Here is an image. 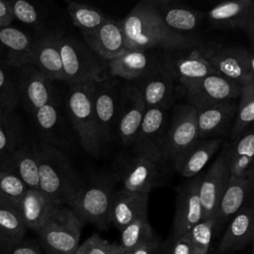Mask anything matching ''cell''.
I'll use <instances>...</instances> for the list:
<instances>
[{"label": "cell", "instance_id": "f1b7e54d", "mask_svg": "<svg viewBox=\"0 0 254 254\" xmlns=\"http://www.w3.org/2000/svg\"><path fill=\"white\" fill-rule=\"evenodd\" d=\"M254 239V204H244L228 224L218 250L221 253L238 250Z\"/></svg>", "mask_w": 254, "mask_h": 254}, {"label": "cell", "instance_id": "c3c4849f", "mask_svg": "<svg viewBox=\"0 0 254 254\" xmlns=\"http://www.w3.org/2000/svg\"><path fill=\"white\" fill-rule=\"evenodd\" d=\"M243 31L247 34V36H248V38H249L251 44H252L253 47H254V13H253L252 17L250 18V20L248 21V23L246 24V26H245V28H244Z\"/></svg>", "mask_w": 254, "mask_h": 254}, {"label": "cell", "instance_id": "4dcf8cb0", "mask_svg": "<svg viewBox=\"0 0 254 254\" xmlns=\"http://www.w3.org/2000/svg\"><path fill=\"white\" fill-rule=\"evenodd\" d=\"M229 144L230 177L254 175V123Z\"/></svg>", "mask_w": 254, "mask_h": 254}, {"label": "cell", "instance_id": "60d3db41", "mask_svg": "<svg viewBox=\"0 0 254 254\" xmlns=\"http://www.w3.org/2000/svg\"><path fill=\"white\" fill-rule=\"evenodd\" d=\"M18 138L19 128L13 117L0 122V162L20 145Z\"/></svg>", "mask_w": 254, "mask_h": 254}, {"label": "cell", "instance_id": "5b68a950", "mask_svg": "<svg viewBox=\"0 0 254 254\" xmlns=\"http://www.w3.org/2000/svg\"><path fill=\"white\" fill-rule=\"evenodd\" d=\"M95 83L69 86L66 109L81 147L91 156L97 157L102 141L93 106Z\"/></svg>", "mask_w": 254, "mask_h": 254}, {"label": "cell", "instance_id": "8d00e7d4", "mask_svg": "<svg viewBox=\"0 0 254 254\" xmlns=\"http://www.w3.org/2000/svg\"><path fill=\"white\" fill-rule=\"evenodd\" d=\"M154 241L156 239L148 218H140L121 230L118 248L120 250H130L148 245Z\"/></svg>", "mask_w": 254, "mask_h": 254}, {"label": "cell", "instance_id": "e0dca14e", "mask_svg": "<svg viewBox=\"0 0 254 254\" xmlns=\"http://www.w3.org/2000/svg\"><path fill=\"white\" fill-rule=\"evenodd\" d=\"M241 85L220 74L212 73L185 91L189 104L194 108L209 106L223 101L236 100Z\"/></svg>", "mask_w": 254, "mask_h": 254}, {"label": "cell", "instance_id": "7dc6e473", "mask_svg": "<svg viewBox=\"0 0 254 254\" xmlns=\"http://www.w3.org/2000/svg\"><path fill=\"white\" fill-rule=\"evenodd\" d=\"M158 246V242L154 241L148 245H144V246H140L134 249H130V250H120L118 248V244H117V252L116 254H152Z\"/></svg>", "mask_w": 254, "mask_h": 254}, {"label": "cell", "instance_id": "f6af8a7d", "mask_svg": "<svg viewBox=\"0 0 254 254\" xmlns=\"http://www.w3.org/2000/svg\"><path fill=\"white\" fill-rule=\"evenodd\" d=\"M170 254H192L189 238L186 234L174 238Z\"/></svg>", "mask_w": 254, "mask_h": 254}, {"label": "cell", "instance_id": "7c38bea8", "mask_svg": "<svg viewBox=\"0 0 254 254\" xmlns=\"http://www.w3.org/2000/svg\"><path fill=\"white\" fill-rule=\"evenodd\" d=\"M146 110V104L137 85L128 81L123 83L115 136L124 146L133 145Z\"/></svg>", "mask_w": 254, "mask_h": 254}, {"label": "cell", "instance_id": "7bdbcfd3", "mask_svg": "<svg viewBox=\"0 0 254 254\" xmlns=\"http://www.w3.org/2000/svg\"><path fill=\"white\" fill-rule=\"evenodd\" d=\"M14 18L25 24H35L39 20V12L31 3L24 0L11 1Z\"/></svg>", "mask_w": 254, "mask_h": 254}, {"label": "cell", "instance_id": "7a4b0ae2", "mask_svg": "<svg viewBox=\"0 0 254 254\" xmlns=\"http://www.w3.org/2000/svg\"><path fill=\"white\" fill-rule=\"evenodd\" d=\"M39 158V190L55 204L67 205L82 185L68 158L47 143L36 146Z\"/></svg>", "mask_w": 254, "mask_h": 254}, {"label": "cell", "instance_id": "7402d4cb", "mask_svg": "<svg viewBox=\"0 0 254 254\" xmlns=\"http://www.w3.org/2000/svg\"><path fill=\"white\" fill-rule=\"evenodd\" d=\"M148 195L120 189L113 192L109 221L120 231L133 221L148 218Z\"/></svg>", "mask_w": 254, "mask_h": 254}, {"label": "cell", "instance_id": "816d5d0a", "mask_svg": "<svg viewBox=\"0 0 254 254\" xmlns=\"http://www.w3.org/2000/svg\"><path fill=\"white\" fill-rule=\"evenodd\" d=\"M253 254H254V244H253Z\"/></svg>", "mask_w": 254, "mask_h": 254}, {"label": "cell", "instance_id": "cb8c5ba5", "mask_svg": "<svg viewBox=\"0 0 254 254\" xmlns=\"http://www.w3.org/2000/svg\"><path fill=\"white\" fill-rule=\"evenodd\" d=\"M163 22L172 31L186 35L195 31L205 14L174 0H151Z\"/></svg>", "mask_w": 254, "mask_h": 254}, {"label": "cell", "instance_id": "44dd1931", "mask_svg": "<svg viewBox=\"0 0 254 254\" xmlns=\"http://www.w3.org/2000/svg\"><path fill=\"white\" fill-rule=\"evenodd\" d=\"M162 60L151 51L128 50L123 55L106 62L109 75L136 82L145 76Z\"/></svg>", "mask_w": 254, "mask_h": 254}, {"label": "cell", "instance_id": "8fae6325", "mask_svg": "<svg viewBox=\"0 0 254 254\" xmlns=\"http://www.w3.org/2000/svg\"><path fill=\"white\" fill-rule=\"evenodd\" d=\"M122 84L111 75L94 84L93 106L102 144L108 143L115 135Z\"/></svg>", "mask_w": 254, "mask_h": 254}, {"label": "cell", "instance_id": "9a60e30c", "mask_svg": "<svg viewBox=\"0 0 254 254\" xmlns=\"http://www.w3.org/2000/svg\"><path fill=\"white\" fill-rule=\"evenodd\" d=\"M237 108L236 100L195 108L198 139H222L224 136H229Z\"/></svg>", "mask_w": 254, "mask_h": 254}, {"label": "cell", "instance_id": "83f0119b", "mask_svg": "<svg viewBox=\"0 0 254 254\" xmlns=\"http://www.w3.org/2000/svg\"><path fill=\"white\" fill-rule=\"evenodd\" d=\"M0 169L17 175L29 189L39 190V158L36 147L19 145L0 162Z\"/></svg>", "mask_w": 254, "mask_h": 254}, {"label": "cell", "instance_id": "e575fe53", "mask_svg": "<svg viewBox=\"0 0 254 254\" xmlns=\"http://www.w3.org/2000/svg\"><path fill=\"white\" fill-rule=\"evenodd\" d=\"M252 123H254V80L249 77L241 84L237 113L229 134L230 140H235Z\"/></svg>", "mask_w": 254, "mask_h": 254}, {"label": "cell", "instance_id": "8992f818", "mask_svg": "<svg viewBox=\"0 0 254 254\" xmlns=\"http://www.w3.org/2000/svg\"><path fill=\"white\" fill-rule=\"evenodd\" d=\"M113 192L110 181L105 179L82 183L66 206L82 224L92 223L100 229H105L110 223L109 212Z\"/></svg>", "mask_w": 254, "mask_h": 254}, {"label": "cell", "instance_id": "d590c367", "mask_svg": "<svg viewBox=\"0 0 254 254\" xmlns=\"http://www.w3.org/2000/svg\"><path fill=\"white\" fill-rule=\"evenodd\" d=\"M67 12L71 22L81 31V34L93 32L107 19V16L98 8L73 1L68 2Z\"/></svg>", "mask_w": 254, "mask_h": 254}, {"label": "cell", "instance_id": "681fc988", "mask_svg": "<svg viewBox=\"0 0 254 254\" xmlns=\"http://www.w3.org/2000/svg\"><path fill=\"white\" fill-rule=\"evenodd\" d=\"M247 70L249 76L254 80V51L250 50L247 53Z\"/></svg>", "mask_w": 254, "mask_h": 254}, {"label": "cell", "instance_id": "484cf974", "mask_svg": "<svg viewBox=\"0 0 254 254\" xmlns=\"http://www.w3.org/2000/svg\"><path fill=\"white\" fill-rule=\"evenodd\" d=\"M253 13V0H231L213 6L205 17L212 28L244 30Z\"/></svg>", "mask_w": 254, "mask_h": 254}, {"label": "cell", "instance_id": "603a6c76", "mask_svg": "<svg viewBox=\"0 0 254 254\" xmlns=\"http://www.w3.org/2000/svg\"><path fill=\"white\" fill-rule=\"evenodd\" d=\"M34 42L23 31L0 27V64L14 68L31 64Z\"/></svg>", "mask_w": 254, "mask_h": 254}, {"label": "cell", "instance_id": "52a82bcc", "mask_svg": "<svg viewBox=\"0 0 254 254\" xmlns=\"http://www.w3.org/2000/svg\"><path fill=\"white\" fill-rule=\"evenodd\" d=\"M115 175L123 189L139 193H147L162 186L167 177L166 164L141 156H131L119 160Z\"/></svg>", "mask_w": 254, "mask_h": 254}, {"label": "cell", "instance_id": "f907efd6", "mask_svg": "<svg viewBox=\"0 0 254 254\" xmlns=\"http://www.w3.org/2000/svg\"><path fill=\"white\" fill-rule=\"evenodd\" d=\"M12 117V113H9L5 111L2 107H0V122H3L4 120Z\"/></svg>", "mask_w": 254, "mask_h": 254}, {"label": "cell", "instance_id": "f546056e", "mask_svg": "<svg viewBox=\"0 0 254 254\" xmlns=\"http://www.w3.org/2000/svg\"><path fill=\"white\" fill-rule=\"evenodd\" d=\"M254 189V175L247 177H230L221 196L215 215L216 225L232 217L244 204Z\"/></svg>", "mask_w": 254, "mask_h": 254}, {"label": "cell", "instance_id": "ee69618b", "mask_svg": "<svg viewBox=\"0 0 254 254\" xmlns=\"http://www.w3.org/2000/svg\"><path fill=\"white\" fill-rule=\"evenodd\" d=\"M7 254H44L39 242L24 238L20 243L15 245Z\"/></svg>", "mask_w": 254, "mask_h": 254}, {"label": "cell", "instance_id": "ab89813d", "mask_svg": "<svg viewBox=\"0 0 254 254\" xmlns=\"http://www.w3.org/2000/svg\"><path fill=\"white\" fill-rule=\"evenodd\" d=\"M20 102L18 81L0 64V107L12 113Z\"/></svg>", "mask_w": 254, "mask_h": 254}, {"label": "cell", "instance_id": "f35d334b", "mask_svg": "<svg viewBox=\"0 0 254 254\" xmlns=\"http://www.w3.org/2000/svg\"><path fill=\"white\" fill-rule=\"evenodd\" d=\"M215 226V218H209L199 221L186 233L192 254H207Z\"/></svg>", "mask_w": 254, "mask_h": 254}, {"label": "cell", "instance_id": "74e56055", "mask_svg": "<svg viewBox=\"0 0 254 254\" xmlns=\"http://www.w3.org/2000/svg\"><path fill=\"white\" fill-rule=\"evenodd\" d=\"M29 188L15 174L0 169V201L18 208Z\"/></svg>", "mask_w": 254, "mask_h": 254}, {"label": "cell", "instance_id": "6da1fadb", "mask_svg": "<svg viewBox=\"0 0 254 254\" xmlns=\"http://www.w3.org/2000/svg\"><path fill=\"white\" fill-rule=\"evenodd\" d=\"M128 50H163L166 53L196 48L200 40L172 31L163 22L151 0L135 5L120 21Z\"/></svg>", "mask_w": 254, "mask_h": 254}, {"label": "cell", "instance_id": "bcb514c9", "mask_svg": "<svg viewBox=\"0 0 254 254\" xmlns=\"http://www.w3.org/2000/svg\"><path fill=\"white\" fill-rule=\"evenodd\" d=\"M14 16L11 1L0 0V27H7L13 21Z\"/></svg>", "mask_w": 254, "mask_h": 254}, {"label": "cell", "instance_id": "b9f144b4", "mask_svg": "<svg viewBox=\"0 0 254 254\" xmlns=\"http://www.w3.org/2000/svg\"><path fill=\"white\" fill-rule=\"evenodd\" d=\"M117 243H111L94 233L81 244H79L74 254H116Z\"/></svg>", "mask_w": 254, "mask_h": 254}, {"label": "cell", "instance_id": "ba28073f", "mask_svg": "<svg viewBox=\"0 0 254 254\" xmlns=\"http://www.w3.org/2000/svg\"><path fill=\"white\" fill-rule=\"evenodd\" d=\"M230 144L223 143L216 159L203 174L199 186L202 220L215 218L221 196L230 179Z\"/></svg>", "mask_w": 254, "mask_h": 254}, {"label": "cell", "instance_id": "277c9868", "mask_svg": "<svg viewBox=\"0 0 254 254\" xmlns=\"http://www.w3.org/2000/svg\"><path fill=\"white\" fill-rule=\"evenodd\" d=\"M82 226L68 206L55 205L36 232L40 247L46 254H74Z\"/></svg>", "mask_w": 254, "mask_h": 254}, {"label": "cell", "instance_id": "30bf717a", "mask_svg": "<svg viewBox=\"0 0 254 254\" xmlns=\"http://www.w3.org/2000/svg\"><path fill=\"white\" fill-rule=\"evenodd\" d=\"M197 139L196 109L189 103L176 106L167 129L163 155L164 162L166 164L170 161L174 162Z\"/></svg>", "mask_w": 254, "mask_h": 254}, {"label": "cell", "instance_id": "ffe728a7", "mask_svg": "<svg viewBox=\"0 0 254 254\" xmlns=\"http://www.w3.org/2000/svg\"><path fill=\"white\" fill-rule=\"evenodd\" d=\"M82 36L87 47L105 63L128 51L121 23L112 18L107 17L100 27Z\"/></svg>", "mask_w": 254, "mask_h": 254}, {"label": "cell", "instance_id": "4316f807", "mask_svg": "<svg viewBox=\"0 0 254 254\" xmlns=\"http://www.w3.org/2000/svg\"><path fill=\"white\" fill-rule=\"evenodd\" d=\"M61 36L48 35L34 42L31 64L52 80H64L60 52Z\"/></svg>", "mask_w": 254, "mask_h": 254}, {"label": "cell", "instance_id": "836d02e7", "mask_svg": "<svg viewBox=\"0 0 254 254\" xmlns=\"http://www.w3.org/2000/svg\"><path fill=\"white\" fill-rule=\"evenodd\" d=\"M27 227L18 208L0 201V249L7 254L24 238Z\"/></svg>", "mask_w": 254, "mask_h": 254}, {"label": "cell", "instance_id": "9c48e42d", "mask_svg": "<svg viewBox=\"0 0 254 254\" xmlns=\"http://www.w3.org/2000/svg\"><path fill=\"white\" fill-rule=\"evenodd\" d=\"M167 111L160 108L146 110L138 135L131 146L133 155L166 164L163 155L169 125Z\"/></svg>", "mask_w": 254, "mask_h": 254}, {"label": "cell", "instance_id": "5bb4252c", "mask_svg": "<svg viewBox=\"0 0 254 254\" xmlns=\"http://www.w3.org/2000/svg\"><path fill=\"white\" fill-rule=\"evenodd\" d=\"M202 176V174H199L191 178L178 189L172 232L173 238L186 234L202 220V208L199 197V186Z\"/></svg>", "mask_w": 254, "mask_h": 254}, {"label": "cell", "instance_id": "d6986e66", "mask_svg": "<svg viewBox=\"0 0 254 254\" xmlns=\"http://www.w3.org/2000/svg\"><path fill=\"white\" fill-rule=\"evenodd\" d=\"M163 58L174 79L181 84L185 91L207 75L216 73L199 51L195 49L187 54L178 55L177 52L166 53Z\"/></svg>", "mask_w": 254, "mask_h": 254}, {"label": "cell", "instance_id": "1f68e13d", "mask_svg": "<svg viewBox=\"0 0 254 254\" xmlns=\"http://www.w3.org/2000/svg\"><path fill=\"white\" fill-rule=\"evenodd\" d=\"M55 205L59 204L52 202L40 190L28 189L18 210L26 227L37 232Z\"/></svg>", "mask_w": 254, "mask_h": 254}, {"label": "cell", "instance_id": "3957f363", "mask_svg": "<svg viewBox=\"0 0 254 254\" xmlns=\"http://www.w3.org/2000/svg\"><path fill=\"white\" fill-rule=\"evenodd\" d=\"M60 52L64 81L69 86L95 83L109 75L106 63L98 58L86 44L74 37H61Z\"/></svg>", "mask_w": 254, "mask_h": 254}, {"label": "cell", "instance_id": "d6a6232c", "mask_svg": "<svg viewBox=\"0 0 254 254\" xmlns=\"http://www.w3.org/2000/svg\"><path fill=\"white\" fill-rule=\"evenodd\" d=\"M33 114L35 116L37 128L49 141L47 144L54 147H56V145L66 144L64 136L63 135V118L61 116L60 102L57 96Z\"/></svg>", "mask_w": 254, "mask_h": 254}, {"label": "cell", "instance_id": "2e32d148", "mask_svg": "<svg viewBox=\"0 0 254 254\" xmlns=\"http://www.w3.org/2000/svg\"><path fill=\"white\" fill-rule=\"evenodd\" d=\"M198 51L217 74L240 85L250 77L247 70V49L219 46L200 48Z\"/></svg>", "mask_w": 254, "mask_h": 254}, {"label": "cell", "instance_id": "ac0fdd59", "mask_svg": "<svg viewBox=\"0 0 254 254\" xmlns=\"http://www.w3.org/2000/svg\"><path fill=\"white\" fill-rule=\"evenodd\" d=\"M18 70L20 101L29 112L35 113L57 96L54 80L48 78L40 70L32 65H26Z\"/></svg>", "mask_w": 254, "mask_h": 254}, {"label": "cell", "instance_id": "d4e9b609", "mask_svg": "<svg viewBox=\"0 0 254 254\" xmlns=\"http://www.w3.org/2000/svg\"><path fill=\"white\" fill-rule=\"evenodd\" d=\"M222 143V139H197L175 159V170L181 176L190 179L199 175Z\"/></svg>", "mask_w": 254, "mask_h": 254}, {"label": "cell", "instance_id": "4fadbf2b", "mask_svg": "<svg viewBox=\"0 0 254 254\" xmlns=\"http://www.w3.org/2000/svg\"><path fill=\"white\" fill-rule=\"evenodd\" d=\"M139 88L147 109L168 110L175 99V79L164 58L141 79L133 82Z\"/></svg>", "mask_w": 254, "mask_h": 254}]
</instances>
